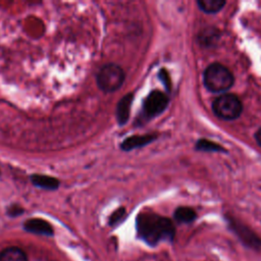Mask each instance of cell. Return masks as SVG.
Masks as SVG:
<instances>
[{
    "label": "cell",
    "mask_w": 261,
    "mask_h": 261,
    "mask_svg": "<svg viewBox=\"0 0 261 261\" xmlns=\"http://www.w3.org/2000/svg\"><path fill=\"white\" fill-rule=\"evenodd\" d=\"M22 212V209L20 207H18L17 205H14V206H11L8 210V213L12 216H16L18 214H20Z\"/></svg>",
    "instance_id": "cell-18"
},
{
    "label": "cell",
    "mask_w": 261,
    "mask_h": 261,
    "mask_svg": "<svg viewBox=\"0 0 261 261\" xmlns=\"http://www.w3.org/2000/svg\"><path fill=\"white\" fill-rule=\"evenodd\" d=\"M0 261H28V257L20 248L8 247L0 253Z\"/></svg>",
    "instance_id": "cell-12"
},
{
    "label": "cell",
    "mask_w": 261,
    "mask_h": 261,
    "mask_svg": "<svg viewBox=\"0 0 261 261\" xmlns=\"http://www.w3.org/2000/svg\"><path fill=\"white\" fill-rule=\"evenodd\" d=\"M255 139L257 141V143L259 144V146H261V127L257 130V133L255 134Z\"/></svg>",
    "instance_id": "cell-19"
},
{
    "label": "cell",
    "mask_w": 261,
    "mask_h": 261,
    "mask_svg": "<svg viewBox=\"0 0 261 261\" xmlns=\"http://www.w3.org/2000/svg\"><path fill=\"white\" fill-rule=\"evenodd\" d=\"M133 100H134L133 93H128V94L124 95L119 100V102L117 103L116 119H117V122L120 125H123L124 123H126L128 118H129V113H130V107H132Z\"/></svg>",
    "instance_id": "cell-8"
},
{
    "label": "cell",
    "mask_w": 261,
    "mask_h": 261,
    "mask_svg": "<svg viewBox=\"0 0 261 261\" xmlns=\"http://www.w3.org/2000/svg\"><path fill=\"white\" fill-rule=\"evenodd\" d=\"M212 110L221 119L233 120L242 114L243 105L236 95L223 94L213 101Z\"/></svg>",
    "instance_id": "cell-4"
},
{
    "label": "cell",
    "mask_w": 261,
    "mask_h": 261,
    "mask_svg": "<svg viewBox=\"0 0 261 261\" xmlns=\"http://www.w3.org/2000/svg\"><path fill=\"white\" fill-rule=\"evenodd\" d=\"M217 34L218 33L216 32V30L211 31V29H207L206 32L201 33V42L209 46L211 43H214L215 40H217Z\"/></svg>",
    "instance_id": "cell-16"
},
{
    "label": "cell",
    "mask_w": 261,
    "mask_h": 261,
    "mask_svg": "<svg viewBox=\"0 0 261 261\" xmlns=\"http://www.w3.org/2000/svg\"><path fill=\"white\" fill-rule=\"evenodd\" d=\"M196 149L206 152H224V149L220 145L204 139H201L197 142Z\"/></svg>",
    "instance_id": "cell-14"
},
{
    "label": "cell",
    "mask_w": 261,
    "mask_h": 261,
    "mask_svg": "<svg viewBox=\"0 0 261 261\" xmlns=\"http://www.w3.org/2000/svg\"><path fill=\"white\" fill-rule=\"evenodd\" d=\"M168 102L169 99L165 93L159 90H154L147 96L143 103L144 114L148 117L156 116L167 108Z\"/></svg>",
    "instance_id": "cell-5"
},
{
    "label": "cell",
    "mask_w": 261,
    "mask_h": 261,
    "mask_svg": "<svg viewBox=\"0 0 261 261\" xmlns=\"http://www.w3.org/2000/svg\"><path fill=\"white\" fill-rule=\"evenodd\" d=\"M125 217V209L123 207H120L118 209H116L110 216L109 218V224L111 226L117 225L118 223H120Z\"/></svg>",
    "instance_id": "cell-15"
},
{
    "label": "cell",
    "mask_w": 261,
    "mask_h": 261,
    "mask_svg": "<svg viewBox=\"0 0 261 261\" xmlns=\"http://www.w3.org/2000/svg\"><path fill=\"white\" fill-rule=\"evenodd\" d=\"M233 81L234 79L230 70L220 63L210 64L203 74L204 86L213 93L228 90L233 85Z\"/></svg>",
    "instance_id": "cell-2"
},
{
    "label": "cell",
    "mask_w": 261,
    "mask_h": 261,
    "mask_svg": "<svg viewBox=\"0 0 261 261\" xmlns=\"http://www.w3.org/2000/svg\"><path fill=\"white\" fill-rule=\"evenodd\" d=\"M173 218L177 223H192L197 218L196 211L187 206H180L175 209L173 213Z\"/></svg>",
    "instance_id": "cell-10"
},
{
    "label": "cell",
    "mask_w": 261,
    "mask_h": 261,
    "mask_svg": "<svg viewBox=\"0 0 261 261\" xmlns=\"http://www.w3.org/2000/svg\"><path fill=\"white\" fill-rule=\"evenodd\" d=\"M23 227L25 230L37 233V234H44V236H52L53 234V227L52 225L44 219L40 218H32L24 222Z\"/></svg>",
    "instance_id": "cell-7"
},
{
    "label": "cell",
    "mask_w": 261,
    "mask_h": 261,
    "mask_svg": "<svg viewBox=\"0 0 261 261\" xmlns=\"http://www.w3.org/2000/svg\"><path fill=\"white\" fill-rule=\"evenodd\" d=\"M199 8L206 13H216L225 5L223 0H200L197 2Z\"/></svg>",
    "instance_id": "cell-13"
},
{
    "label": "cell",
    "mask_w": 261,
    "mask_h": 261,
    "mask_svg": "<svg viewBox=\"0 0 261 261\" xmlns=\"http://www.w3.org/2000/svg\"><path fill=\"white\" fill-rule=\"evenodd\" d=\"M123 69L114 63L105 64L97 73V85L100 90L111 93L118 90L124 82Z\"/></svg>",
    "instance_id": "cell-3"
},
{
    "label": "cell",
    "mask_w": 261,
    "mask_h": 261,
    "mask_svg": "<svg viewBox=\"0 0 261 261\" xmlns=\"http://www.w3.org/2000/svg\"><path fill=\"white\" fill-rule=\"evenodd\" d=\"M136 230L137 236L150 247L172 242L175 237L172 220L154 212H141L136 219Z\"/></svg>",
    "instance_id": "cell-1"
},
{
    "label": "cell",
    "mask_w": 261,
    "mask_h": 261,
    "mask_svg": "<svg viewBox=\"0 0 261 261\" xmlns=\"http://www.w3.org/2000/svg\"><path fill=\"white\" fill-rule=\"evenodd\" d=\"M227 221L230 229L237 234V237L246 247L254 250L261 248V239L248 226L234 220L233 218H228Z\"/></svg>",
    "instance_id": "cell-6"
},
{
    "label": "cell",
    "mask_w": 261,
    "mask_h": 261,
    "mask_svg": "<svg viewBox=\"0 0 261 261\" xmlns=\"http://www.w3.org/2000/svg\"><path fill=\"white\" fill-rule=\"evenodd\" d=\"M32 182L39 188L46 190H56L59 186V180L55 177L42 174H33L31 176Z\"/></svg>",
    "instance_id": "cell-11"
},
{
    "label": "cell",
    "mask_w": 261,
    "mask_h": 261,
    "mask_svg": "<svg viewBox=\"0 0 261 261\" xmlns=\"http://www.w3.org/2000/svg\"><path fill=\"white\" fill-rule=\"evenodd\" d=\"M159 79H160L161 82L163 83L165 89H166L167 91H170V89H171V81H170L168 71H166L164 68H162V69L159 71Z\"/></svg>",
    "instance_id": "cell-17"
},
{
    "label": "cell",
    "mask_w": 261,
    "mask_h": 261,
    "mask_svg": "<svg viewBox=\"0 0 261 261\" xmlns=\"http://www.w3.org/2000/svg\"><path fill=\"white\" fill-rule=\"evenodd\" d=\"M156 139L155 135L148 134V135H138V136H132L126 138L120 145L121 149L124 151H130L136 148H140L143 146L148 145L152 141Z\"/></svg>",
    "instance_id": "cell-9"
}]
</instances>
